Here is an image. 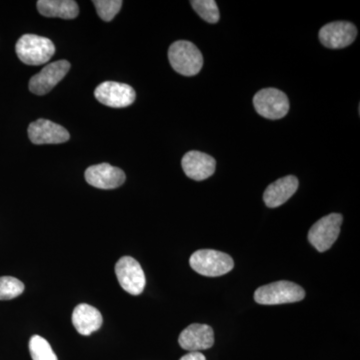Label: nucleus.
I'll use <instances>...</instances> for the list:
<instances>
[{
  "label": "nucleus",
  "instance_id": "1",
  "mask_svg": "<svg viewBox=\"0 0 360 360\" xmlns=\"http://www.w3.org/2000/svg\"><path fill=\"white\" fill-rule=\"evenodd\" d=\"M168 59L172 68L184 77H194L203 65V56L200 49L186 40H179L170 45Z\"/></svg>",
  "mask_w": 360,
  "mask_h": 360
},
{
  "label": "nucleus",
  "instance_id": "2",
  "mask_svg": "<svg viewBox=\"0 0 360 360\" xmlns=\"http://www.w3.org/2000/svg\"><path fill=\"white\" fill-rule=\"evenodd\" d=\"M16 54L27 65H41L51 60L56 46L51 39L35 34H25L18 39Z\"/></svg>",
  "mask_w": 360,
  "mask_h": 360
},
{
  "label": "nucleus",
  "instance_id": "3",
  "mask_svg": "<svg viewBox=\"0 0 360 360\" xmlns=\"http://www.w3.org/2000/svg\"><path fill=\"white\" fill-rule=\"evenodd\" d=\"M191 269L201 276L217 277L231 271L233 259L226 253L213 250L195 251L189 259Z\"/></svg>",
  "mask_w": 360,
  "mask_h": 360
},
{
  "label": "nucleus",
  "instance_id": "4",
  "mask_svg": "<svg viewBox=\"0 0 360 360\" xmlns=\"http://www.w3.org/2000/svg\"><path fill=\"white\" fill-rule=\"evenodd\" d=\"M305 297L302 286L290 281H281L257 288L255 300L262 305H278L298 302Z\"/></svg>",
  "mask_w": 360,
  "mask_h": 360
},
{
  "label": "nucleus",
  "instance_id": "5",
  "mask_svg": "<svg viewBox=\"0 0 360 360\" xmlns=\"http://www.w3.org/2000/svg\"><path fill=\"white\" fill-rule=\"evenodd\" d=\"M258 115L269 120H281L290 110V101L284 92L276 89L259 90L253 97Z\"/></svg>",
  "mask_w": 360,
  "mask_h": 360
},
{
  "label": "nucleus",
  "instance_id": "6",
  "mask_svg": "<svg viewBox=\"0 0 360 360\" xmlns=\"http://www.w3.org/2000/svg\"><path fill=\"white\" fill-rule=\"evenodd\" d=\"M342 217L338 213H330L312 225L309 232V241L319 252L328 250L340 233Z\"/></svg>",
  "mask_w": 360,
  "mask_h": 360
},
{
  "label": "nucleus",
  "instance_id": "7",
  "mask_svg": "<svg viewBox=\"0 0 360 360\" xmlns=\"http://www.w3.org/2000/svg\"><path fill=\"white\" fill-rule=\"evenodd\" d=\"M115 274L120 286L131 295H141L146 279L139 262L131 257H123L115 265Z\"/></svg>",
  "mask_w": 360,
  "mask_h": 360
},
{
  "label": "nucleus",
  "instance_id": "8",
  "mask_svg": "<svg viewBox=\"0 0 360 360\" xmlns=\"http://www.w3.org/2000/svg\"><path fill=\"white\" fill-rule=\"evenodd\" d=\"M94 96L99 103L112 108H124L134 103V89L129 84L105 82L94 90Z\"/></svg>",
  "mask_w": 360,
  "mask_h": 360
},
{
  "label": "nucleus",
  "instance_id": "9",
  "mask_svg": "<svg viewBox=\"0 0 360 360\" xmlns=\"http://www.w3.org/2000/svg\"><path fill=\"white\" fill-rule=\"evenodd\" d=\"M70 70L68 60H58L45 66L30 80V90L37 96H44L51 92L66 77Z\"/></svg>",
  "mask_w": 360,
  "mask_h": 360
},
{
  "label": "nucleus",
  "instance_id": "10",
  "mask_svg": "<svg viewBox=\"0 0 360 360\" xmlns=\"http://www.w3.org/2000/svg\"><path fill=\"white\" fill-rule=\"evenodd\" d=\"M357 30L348 21H335L324 25L319 32V39L324 46L331 49H345L356 39Z\"/></svg>",
  "mask_w": 360,
  "mask_h": 360
},
{
  "label": "nucleus",
  "instance_id": "11",
  "mask_svg": "<svg viewBox=\"0 0 360 360\" xmlns=\"http://www.w3.org/2000/svg\"><path fill=\"white\" fill-rule=\"evenodd\" d=\"M85 180L90 186L99 189H115L124 184L125 174L120 168L110 163L92 165L85 170Z\"/></svg>",
  "mask_w": 360,
  "mask_h": 360
},
{
  "label": "nucleus",
  "instance_id": "12",
  "mask_svg": "<svg viewBox=\"0 0 360 360\" xmlns=\"http://www.w3.org/2000/svg\"><path fill=\"white\" fill-rule=\"evenodd\" d=\"M28 137L34 144H59L70 141V134L58 123L41 118L30 123Z\"/></svg>",
  "mask_w": 360,
  "mask_h": 360
},
{
  "label": "nucleus",
  "instance_id": "13",
  "mask_svg": "<svg viewBox=\"0 0 360 360\" xmlns=\"http://www.w3.org/2000/svg\"><path fill=\"white\" fill-rule=\"evenodd\" d=\"M179 343L189 352L210 349L214 345L213 329L207 324H191L180 333Z\"/></svg>",
  "mask_w": 360,
  "mask_h": 360
},
{
  "label": "nucleus",
  "instance_id": "14",
  "mask_svg": "<svg viewBox=\"0 0 360 360\" xmlns=\"http://www.w3.org/2000/svg\"><path fill=\"white\" fill-rule=\"evenodd\" d=\"M182 169L189 179L201 181L212 176L217 167V161L212 156L191 150L181 160Z\"/></svg>",
  "mask_w": 360,
  "mask_h": 360
},
{
  "label": "nucleus",
  "instance_id": "15",
  "mask_svg": "<svg viewBox=\"0 0 360 360\" xmlns=\"http://www.w3.org/2000/svg\"><path fill=\"white\" fill-rule=\"evenodd\" d=\"M298 188V179L293 175H288L277 179L265 189L264 200L270 208L278 207L284 205Z\"/></svg>",
  "mask_w": 360,
  "mask_h": 360
},
{
  "label": "nucleus",
  "instance_id": "16",
  "mask_svg": "<svg viewBox=\"0 0 360 360\" xmlns=\"http://www.w3.org/2000/svg\"><path fill=\"white\" fill-rule=\"evenodd\" d=\"M72 323L79 335L89 336L103 326V315L96 307L82 303L72 312Z\"/></svg>",
  "mask_w": 360,
  "mask_h": 360
},
{
  "label": "nucleus",
  "instance_id": "17",
  "mask_svg": "<svg viewBox=\"0 0 360 360\" xmlns=\"http://www.w3.org/2000/svg\"><path fill=\"white\" fill-rule=\"evenodd\" d=\"M37 9L45 18L73 20L79 14V7L73 0H39Z\"/></svg>",
  "mask_w": 360,
  "mask_h": 360
},
{
  "label": "nucleus",
  "instance_id": "18",
  "mask_svg": "<svg viewBox=\"0 0 360 360\" xmlns=\"http://www.w3.org/2000/svg\"><path fill=\"white\" fill-rule=\"evenodd\" d=\"M30 352L32 360H58L49 341L39 335L30 338Z\"/></svg>",
  "mask_w": 360,
  "mask_h": 360
},
{
  "label": "nucleus",
  "instance_id": "19",
  "mask_svg": "<svg viewBox=\"0 0 360 360\" xmlns=\"http://www.w3.org/2000/svg\"><path fill=\"white\" fill-rule=\"evenodd\" d=\"M191 4L202 20L210 23H217L219 20V6L214 0H193Z\"/></svg>",
  "mask_w": 360,
  "mask_h": 360
},
{
  "label": "nucleus",
  "instance_id": "20",
  "mask_svg": "<svg viewBox=\"0 0 360 360\" xmlns=\"http://www.w3.org/2000/svg\"><path fill=\"white\" fill-rule=\"evenodd\" d=\"M25 290V284L13 276L0 277V300H11L18 297Z\"/></svg>",
  "mask_w": 360,
  "mask_h": 360
},
{
  "label": "nucleus",
  "instance_id": "21",
  "mask_svg": "<svg viewBox=\"0 0 360 360\" xmlns=\"http://www.w3.org/2000/svg\"><path fill=\"white\" fill-rule=\"evenodd\" d=\"M92 4L96 6L97 14L104 21H111L122 9L120 0H94Z\"/></svg>",
  "mask_w": 360,
  "mask_h": 360
},
{
  "label": "nucleus",
  "instance_id": "22",
  "mask_svg": "<svg viewBox=\"0 0 360 360\" xmlns=\"http://www.w3.org/2000/svg\"><path fill=\"white\" fill-rule=\"evenodd\" d=\"M179 360H206V359L201 352H188Z\"/></svg>",
  "mask_w": 360,
  "mask_h": 360
}]
</instances>
